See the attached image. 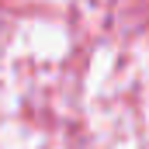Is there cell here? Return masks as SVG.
<instances>
[]
</instances>
